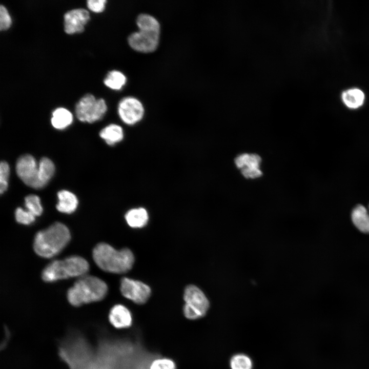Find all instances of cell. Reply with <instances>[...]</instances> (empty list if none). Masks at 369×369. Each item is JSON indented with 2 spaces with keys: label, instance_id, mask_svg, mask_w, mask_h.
<instances>
[{
  "label": "cell",
  "instance_id": "cell-17",
  "mask_svg": "<svg viewBox=\"0 0 369 369\" xmlns=\"http://www.w3.org/2000/svg\"><path fill=\"white\" fill-rule=\"evenodd\" d=\"M73 120V115L70 111L65 108L59 107L53 111L51 122L54 128L63 130L69 126Z\"/></svg>",
  "mask_w": 369,
  "mask_h": 369
},
{
  "label": "cell",
  "instance_id": "cell-18",
  "mask_svg": "<svg viewBox=\"0 0 369 369\" xmlns=\"http://www.w3.org/2000/svg\"><path fill=\"white\" fill-rule=\"evenodd\" d=\"M55 166L53 162L47 157H43L38 166V178L41 189L44 188L54 175Z\"/></svg>",
  "mask_w": 369,
  "mask_h": 369
},
{
  "label": "cell",
  "instance_id": "cell-4",
  "mask_svg": "<svg viewBox=\"0 0 369 369\" xmlns=\"http://www.w3.org/2000/svg\"><path fill=\"white\" fill-rule=\"evenodd\" d=\"M108 291L105 282L100 278L85 275L79 277L67 292V299L73 306L96 302L103 299Z\"/></svg>",
  "mask_w": 369,
  "mask_h": 369
},
{
  "label": "cell",
  "instance_id": "cell-12",
  "mask_svg": "<svg viewBox=\"0 0 369 369\" xmlns=\"http://www.w3.org/2000/svg\"><path fill=\"white\" fill-rule=\"evenodd\" d=\"M89 19L90 14L87 10L83 8L71 10L64 16V30L68 34L81 33Z\"/></svg>",
  "mask_w": 369,
  "mask_h": 369
},
{
  "label": "cell",
  "instance_id": "cell-11",
  "mask_svg": "<svg viewBox=\"0 0 369 369\" xmlns=\"http://www.w3.org/2000/svg\"><path fill=\"white\" fill-rule=\"evenodd\" d=\"M160 33L138 30L131 33L128 38L129 46L133 50L141 53H150L157 48Z\"/></svg>",
  "mask_w": 369,
  "mask_h": 369
},
{
  "label": "cell",
  "instance_id": "cell-19",
  "mask_svg": "<svg viewBox=\"0 0 369 369\" xmlns=\"http://www.w3.org/2000/svg\"><path fill=\"white\" fill-rule=\"evenodd\" d=\"M261 159L255 154H243L237 156L235 159L237 167L241 172L259 169Z\"/></svg>",
  "mask_w": 369,
  "mask_h": 369
},
{
  "label": "cell",
  "instance_id": "cell-31",
  "mask_svg": "<svg viewBox=\"0 0 369 369\" xmlns=\"http://www.w3.org/2000/svg\"><path fill=\"white\" fill-rule=\"evenodd\" d=\"M368 228H369V211H368Z\"/></svg>",
  "mask_w": 369,
  "mask_h": 369
},
{
  "label": "cell",
  "instance_id": "cell-8",
  "mask_svg": "<svg viewBox=\"0 0 369 369\" xmlns=\"http://www.w3.org/2000/svg\"><path fill=\"white\" fill-rule=\"evenodd\" d=\"M38 166L36 159L30 154L20 156L16 162V172L27 186L35 189H41L38 178Z\"/></svg>",
  "mask_w": 369,
  "mask_h": 369
},
{
  "label": "cell",
  "instance_id": "cell-1",
  "mask_svg": "<svg viewBox=\"0 0 369 369\" xmlns=\"http://www.w3.org/2000/svg\"><path fill=\"white\" fill-rule=\"evenodd\" d=\"M160 356L147 350L139 336L133 339L101 336L94 346L78 334L67 345L63 359L69 369H150Z\"/></svg>",
  "mask_w": 369,
  "mask_h": 369
},
{
  "label": "cell",
  "instance_id": "cell-24",
  "mask_svg": "<svg viewBox=\"0 0 369 369\" xmlns=\"http://www.w3.org/2000/svg\"><path fill=\"white\" fill-rule=\"evenodd\" d=\"M25 205L26 210L35 217L42 214L43 209L38 196L34 194L27 196L25 198Z\"/></svg>",
  "mask_w": 369,
  "mask_h": 369
},
{
  "label": "cell",
  "instance_id": "cell-14",
  "mask_svg": "<svg viewBox=\"0 0 369 369\" xmlns=\"http://www.w3.org/2000/svg\"><path fill=\"white\" fill-rule=\"evenodd\" d=\"M58 203L56 209L60 212L71 214L77 208L78 200L76 195L71 192L62 190L57 193Z\"/></svg>",
  "mask_w": 369,
  "mask_h": 369
},
{
  "label": "cell",
  "instance_id": "cell-9",
  "mask_svg": "<svg viewBox=\"0 0 369 369\" xmlns=\"http://www.w3.org/2000/svg\"><path fill=\"white\" fill-rule=\"evenodd\" d=\"M117 112L124 123L128 126H133L142 120L145 114V109L139 99L133 96H127L119 101Z\"/></svg>",
  "mask_w": 369,
  "mask_h": 369
},
{
  "label": "cell",
  "instance_id": "cell-13",
  "mask_svg": "<svg viewBox=\"0 0 369 369\" xmlns=\"http://www.w3.org/2000/svg\"><path fill=\"white\" fill-rule=\"evenodd\" d=\"M108 318L111 324L117 329H128L132 325V314L127 307L122 304L114 305L110 311Z\"/></svg>",
  "mask_w": 369,
  "mask_h": 369
},
{
  "label": "cell",
  "instance_id": "cell-26",
  "mask_svg": "<svg viewBox=\"0 0 369 369\" xmlns=\"http://www.w3.org/2000/svg\"><path fill=\"white\" fill-rule=\"evenodd\" d=\"M150 369H177V365L173 359L160 356L152 362Z\"/></svg>",
  "mask_w": 369,
  "mask_h": 369
},
{
  "label": "cell",
  "instance_id": "cell-21",
  "mask_svg": "<svg viewBox=\"0 0 369 369\" xmlns=\"http://www.w3.org/2000/svg\"><path fill=\"white\" fill-rule=\"evenodd\" d=\"M341 97L344 104L351 109H357L361 107L365 99L364 93L357 88L350 89L343 91Z\"/></svg>",
  "mask_w": 369,
  "mask_h": 369
},
{
  "label": "cell",
  "instance_id": "cell-30",
  "mask_svg": "<svg viewBox=\"0 0 369 369\" xmlns=\"http://www.w3.org/2000/svg\"><path fill=\"white\" fill-rule=\"evenodd\" d=\"M106 0H88L87 1L88 8L95 13L102 12L105 9Z\"/></svg>",
  "mask_w": 369,
  "mask_h": 369
},
{
  "label": "cell",
  "instance_id": "cell-16",
  "mask_svg": "<svg viewBox=\"0 0 369 369\" xmlns=\"http://www.w3.org/2000/svg\"><path fill=\"white\" fill-rule=\"evenodd\" d=\"M125 218L129 226L134 228H139L147 224L149 215L147 211L144 208H134L126 213Z\"/></svg>",
  "mask_w": 369,
  "mask_h": 369
},
{
  "label": "cell",
  "instance_id": "cell-10",
  "mask_svg": "<svg viewBox=\"0 0 369 369\" xmlns=\"http://www.w3.org/2000/svg\"><path fill=\"white\" fill-rule=\"evenodd\" d=\"M120 289L122 296L138 304H145L151 295L148 285L128 278H122Z\"/></svg>",
  "mask_w": 369,
  "mask_h": 369
},
{
  "label": "cell",
  "instance_id": "cell-6",
  "mask_svg": "<svg viewBox=\"0 0 369 369\" xmlns=\"http://www.w3.org/2000/svg\"><path fill=\"white\" fill-rule=\"evenodd\" d=\"M185 304L183 308L184 317L189 320H197L204 316L210 303L203 292L197 286L189 285L183 295Z\"/></svg>",
  "mask_w": 369,
  "mask_h": 369
},
{
  "label": "cell",
  "instance_id": "cell-3",
  "mask_svg": "<svg viewBox=\"0 0 369 369\" xmlns=\"http://www.w3.org/2000/svg\"><path fill=\"white\" fill-rule=\"evenodd\" d=\"M94 261L102 270L121 274L131 269L134 262L132 252L128 249L117 250L106 243H99L92 252Z\"/></svg>",
  "mask_w": 369,
  "mask_h": 369
},
{
  "label": "cell",
  "instance_id": "cell-22",
  "mask_svg": "<svg viewBox=\"0 0 369 369\" xmlns=\"http://www.w3.org/2000/svg\"><path fill=\"white\" fill-rule=\"evenodd\" d=\"M136 25L139 30L160 32L159 22L154 16L148 14H140L136 19Z\"/></svg>",
  "mask_w": 369,
  "mask_h": 369
},
{
  "label": "cell",
  "instance_id": "cell-27",
  "mask_svg": "<svg viewBox=\"0 0 369 369\" xmlns=\"http://www.w3.org/2000/svg\"><path fill=\"white\" fill-rule=\"evenodd\" d=\"M9 174V164L5 161H2L0 163V193L1 194L8 189Z\"/></svg>",
  "mask_w": 369,
  "mask_h": 369
},
{
  "label": "cell",
  "instance_id": "cell-20",
  "mask_svg": "<svg viewBox=\"0 0 369 369\" xmlns=\"http://www.w3.org/2000/svg\"><path fill=\"white\" fill-rule=\"evenodd\" d=\"M368 212L362 205L356 206L352 212V219L355 226L361 232L369 234Z\"/></svg>",
  "mask_w": 369,
  "mask_h": 369
},
{
  "label": "cell",
  "instance_id": "cell-28",
  "mask_svg": "<svg viewBox=\"0 0 369 369\" xmlns=\"http://www.w3.org/2000/svg\"><path fill=\"white\" fill-rule=\"evenodd\" d=\"M15 217L17 222L23 224H30L34 221L35 216L27 210L17 208L15 212Z\"/></svg>",
  "mask_w": 369,
  "mask_h": 369
},
{
  "label": "cell",
  "instance_id": "cell-29",
  "mask_svg": "<svg viewBox=\"0 0 369 369\" xmlns=\"http://www.w3.org/2000/svg\"><path fill=\"white\" fill-rule=\"evenodd\" d=\"M12 24L10 15L6 8L1 5L0 6V30L5 31L8 29Z\"/></svg>",
  "mask_w": 369,
  "mask_h": 369
},
{
  "label": "cell",
  "instance_id": "cell-5",
  "mask_svg": "<svg viewBox=\"0 0 369 369\" xmlns=\"http://www.w3.org/2000/svg\"><path fill=\"white\" fill-rule=\"evenodd\" d=\"M89 269L88 261L78 256H71L63 260H55L48 264L42 273V279L46 282L86 275Z\"/></svg>",
  "mask_w": 369,
  "mask_h": 369
},
{
  "label": "cell",
  "instance_id": "cell-15",
  "mask_svg": "<svg viewBox=\"0 0 369 369\" xmlns=\"http://www.w3.org/2000/svg\"><path fill=\"white\" fill-rule=\"evenodd\" d=\"M99 136L108 145L112 146L123 140L124 131L120 126L111 124L100 130Z\"/></svg>",
  "mask_w": 369,
  "mask_h": 369
},
{
  "label": "cell",
  "instance_id": "cell-23",
  "mask_svg": "<svg viewBox=\"0 0 369 369\" xmlns=\"http://www.w3.org/2000/svg\"><path fill=\"white\" fill-rule=\"evenodd\" d=\"M126 82V76L118 70L110 71L104 80V83L107 87L114 90H120Z\"/></svg>",
  "mask_w": 369,
  "mask_h": 369
},
{
  "label": "cell",
  "instance_id": "cell-25",
  "mask_svg": "<svg viewBox=\"0 0 369 369\" xmlns=\"http://www.w3.org/2000/svg\"><path fill=\"white\" fill-rule=\"evenodd\" d=\"M230 365L232 369H251L252 367L250 358L243 354L233 356L231 360Z\"/></svg>",
  "mask_w": 369,
  "mask_h": 369
},
{
  "label": "cell",
  "instance_id": "cell-2",
  "mask_svg": "<svg viewBox=\"0 0 369 369\" xmlns=\"http://www.w3.org/2000/svg\"><path fill=\"white\" fill-rule=\"evenodd\" d=\"M70 232L64 224L56 222L38 232L34 237L33 249L40 257L51 258L58 254L69 242Z\"/></svg>",
  "mask_w": 369,
  "mask_h": 369
},
{
  "label": "cell",
  "instance_id": "cell-7",
  "mask_svg": "<svg viewBox=\"0 0 369 369\" xmlns=\"http://www.w3.org/2000/svg\"><path fill=\"white\" fill-rule=\"evenodd\" d=\"M107 106L102 98L96 99L91 94L81 97L75 106V114L81 121L93 123L101 119L106 113Z\"/></svg>",
  "mask_w": 369,
  "mask_h": 369
}]
</instances>
